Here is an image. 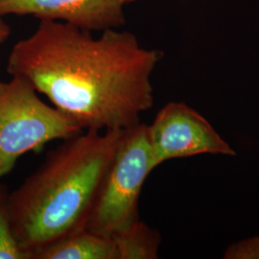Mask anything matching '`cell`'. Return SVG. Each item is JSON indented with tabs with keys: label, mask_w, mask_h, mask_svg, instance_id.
I'll list each match as a JSON object with an SVG mask.
<instances>
[{
	"label": "cell",
	"mask_w": 259,
	"mask_h": 259,
	"mask_svg": "<svg viewBox=\"0 0 259 259\" xmlns=\"http://www.w3.org/2000/svg\"><path fill=\"white\" fill-rule=\"evenodd\" d=\"M123 132L85 130L65 139L9 194L13 232L32 259L48 245L85 229Z\"/></svg>",
	"instance_id": "7a4b0ae2"
},
{
	"label": "cell",
	"mask_w": 259,
	"mask_h": 259,
	"mask_svg": "<svg viewBox=\"0 0 259 259\" xmlns=\"http://www.w3.org/2000/svg\"><path fill=\"white\" fill-rule=\"evenodd\" d=\"M155 167L174 158L203 154L233 157L235 151L219 136L204 116L184 102H170L148 125Z\"/></svg>",
	"instance_id": "5b68a950"
},
{
	"label": "cell",
	"mask_w": 259,
	"mask_h": 259,
	"mask_svg": "<svg viewBox=\"0 0 259 259\" xmlns=\"http://www.w3.org/2000/svg\"><path fill=\"white\" fill-rule=\"evenodd\" d=\"M162 56L129 31L107 29L94 37L44 19L14 46L7 72L26 80L83 131L125 130L153 107L151 76Z\"/></svg>",
	"instance_id": "6da1fadb"
},
{
	"label": "cell",
	"mask_w": 259,
	"mask_h": 259,
	"mask_svg": "<svg viewBox=\"0 0 259 259\" xmlns=\"http://www.w3.org/2000/svg\"><path fill=\"white\" fill-rule=\"evenodd\" d=\"M226 259H259V236L231 245L225 252Z\"/></svg>",
	"instance_id": "30bf717a"
},
{
	"label": "cell",
	"mask_w": 259,
	"mask_h": 259,
	"mask_svg": "<svg viewBox=\"0 0 259 259\" xmlns=\"http://www.w3.org/2000/svg\"><path fill=\"white\" fill-rule=\"evenodd\" d=\"M117 259H157L161 242L159 232L138 220L112 237Z\"/></svg>",
	"instance_id": "ba28073f"
},
{
	"label": "cell",
	"mask_w": 259,
	"mask_h": 259,
	"mask_svg": "<svg viewBox=\"0 0 259 259\" xmlns=\"http://www.w3.org/2000/svg\"><path fill=\"white\" fill-rule=\"evenodd\" d=\"M135 1H138V0H126V3H131V2H135Z\"/></svg>",
	"instance_id": "7c38bea8"
},
{
	"label": "cell",
	"mask_w": 259,
	"mask_h": 259,
	"mask_svg": "<svg viewBox=\"0 0 259 259\" xmlns=\"http://www.w3.org/2000/svg\"><path fill=\"white\" fill-rule=\"evenodd\" d=\"M126 0H0V17L32 16L85 31L118 29L126 22Z\"/></svg>",
	"instance_id": "8992f818"
},
{
	"label": "cell",
	"mask_w": 259,
	"mask_h": 259,
	"mask_svg": "<svg viewBox=\"0 0 259 259\" xmlns=\"http://www.w3.org/2000/svg\"><path fill=\"white\" fill-rule=\"evenodd\" d=\"M11 34V28L9 25L3 20V18L0 17V46L4 44ZM1 82V81H0Z\"/></svg>",
	"instance_id": "8fae6325"
},
{
	"label": "cell",
	"mask_w": 259,
	"mask_h": 259,
	"mask_svg": "<svg viewBox=\"0 0 259 259\" xmlns=\"http://www.w3.org/2000/svg\"><path fill=\"white\" fill-rule=\"evenodd\" d=\"M8 198L6 187L0 184V259H32L27 251L19 246L13 232Z\"/></svg>",
	"instance_id": "9c48e42d"
},
{
	"label": "cell",
	"mask_w": 259,
	"mask_h": 259,
	"mask_svg": "<svg viewBox=\"0 0 259 259\" xmlns=\"http://www.w3.org/2000/svg\"><path fill=\"white\" fill-rule=\"evenodd\" d=\"M34 259H117L112 238L83 230L38 250Z\"/></svg>",
	"instance_id": "52a82bcc"
},
{
	"label": "cell",
	"mask_w": 259,
	"mask_h": 259,
	"mask_svg": "<svg viewBox=\"0 0 259 259\" xmlns=\"http://www.w3.org/2000/svg\"><path fill=\"white\" fill-rule=\"evenodd\" d=\"M37 94L31 83L19 77L0 82V179L24 154L83 131L65 113L42 102Z\"/></svg>",
	"instance_id": "277c9868"
},
{
	"label": "cell",
	"mask_w": 259,
	"mask_h": 259,
	"mask_svg": "<svg viewBox=\"0 0 259 259\" xmlns=\"http://www.w3.org/2000/svg\"><path fill=\"white\" fill-rule=\"evenodd\" d=\"M148 125L124 130L85 224V230L110 237L139 220L143 185L155 169Z\"/></svg>",
	"instance_id": "3957f363"
}]
</instances>
